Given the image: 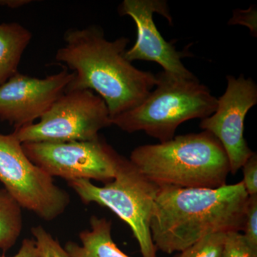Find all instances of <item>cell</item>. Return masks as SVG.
<instances>
[{"instance_id": "6da1fadb", "label": "cell", "mask_w": 257, "mask_h": 257, "mask_svg": "<svg viewBox=\"0 0 257 257\" xmlns=\"http://www.w3.org/2000/svg\"><path fill=\"white\" fill-rule=\"evenodd\" d=\"M56 61L74 73L65 92L90 90L106 103L111 119L141 104L155 88V74L140 70L125 57L130 40L109 41L99 27L70 29Z\"/></svg>"}, {"instance_id": "7a4b0ae2", "label": "cell", "mask_w": 257, "mask_h": 257, "mask_svg": "<svg viewBox=\"0 0 257 257\" xmlns=\"http://www.w3.org/2000/svg\"><path fill=\"white\" fill-rule=\"evenodd\" d=\"M248 197L242 181L216 189L160 187L150 223L157 251L181 252L207 235L243 231Z\"/></svg>"}, {"instance_id": "3957f363", "label": "cell", "mask_w": 257, "mask_h": 257, "mask_svg": "<svg viewBox=\"0 0 257 257\" xmlns=\"http://www.w3.org/2000/svg\"><path fill=\"white\" fill-rule=\"evenodd\" d=\"M130 160L160 187L219 188L226 185L230 173L224 149L207 131L139 146L132 152Z\"/></svg>"}, {"instance_id": "277c9868", "label": "cell", "mask_w": 257, "mask_h": 257, "mask_svg": "<svg viewBox=\"0 0 257 257\" xmlns=\"http://www.w3.org/2000/svg\"><path fill=\"white\" fill-rule=\"evenodd\" d=\"M155 88L136 107L114 116L111 124L128 133L144 132L160 143L175 138L182 123L203 119L215 111L217 98L197 77L184 79L165 71Z\"/></svg>"}, {"instance_id": "5b68a950", "label": "cell", "mask_w": 257, "mask_h": 257, "mask_svg": "<svg viewBox=\"0 0 257 257\" xmlns=\"http://www.w3.org/2000/svg\"><path fill=\"white\" fill-rule=\"evenodd\" d=\"M84 204L96 203L110 209L131 228L143 257H157L150 231L152 212L160 187L149 180L124 157L114 179L98 187L87 179L69 181Z\"/></svg>"}, {"instance_id": "8992f818", "label": "cell", "mask_w": 257, "mask_h": 257, "mask_svg": "<svg viewBox=\"0 0 257 257\" xmlns=\"http://www.w3.org/2000/svg\"><path fill=\"white\" fill-rule=\"evenodd\" d=\"M104 101L90 90L65 92L51 106L40 121L16 128L22 144L63 143L97 140L99 132L111 126Z\"/></svg>"}, {"instance_id": "52a82bcc", "label": "cell", "mask_w": 257, "mask_h": 257, "mask_svg": "<svg viewBox=\"0 0 257 257\" xmlns=\"http://www.w3.org/2000/svg\"><path fill=\"white\" fill-rule=\"evenodd\" d=\"M0 182L20 207L47 221L63 214L70 197L35 165L14 135L0 134Z\"/></svg>"}, {"instance_id": "ba28073f", "label": "cell", "mask_w": 257, "mask_h": 257, "mask_svg": "<svg viewBox=\"0 0 257 257\" xmlns=\"http://www.w3.org/2000/svg\"><path fill=\"white\" fill-rule=\"evenodd\" d=\"M23 147L35 165L51 177L67 182L94 179L108 183L124 159L100 137L87 142L24 143Z\"/></svg>"}, {"instance_id": "9c48e42d", "label": "cell", "mask_w": 257, "mask_h": 257, "mask_svg": "<svg viewBox=\"0 0 257 257\" xmlns=\"http://www.w3.org/2000/svg\"><path fill=\"white\" fill-rule=\"evenodd\" d=\"M225 92L217 99L215 111L201 120L200 127L222 145L229 162L230 173L235 175L254 152L243 137L244 120L257 104V86L251 78L227 76Z\"/></svg>"}, {"instance_id": "30bf717a", "label": "cell", "mask_w": 257, "mask_h": 257, "mask_svg": "<svg viewBox=\"0 0 257 257\" xmlns=\"http://www.w3.org/2000/svg\"><path fill=\"white\" fill-rule=\"evenodd\" d=\"M121 16L133 19L137 27V40L125 57L128 62L148 61L160 64L163 71L184 79L195 76L186 68L182 59L187 56L177 50L172 42L166 41L157 30L154 14L162 15L172 25V18L165 0H124L118 9Z\"/></svg>"}, {"instance_id": "8fae6325", "label": "cell", "mask_w": 257, "mask_h": 257, "mask_svg": "<svg viewBox=\"0 0 257 257\" xmlns=\"http://www.w3.org/2000/svg\"><path fill=\"white\" fill-rule=\"evenodd\" d=\"M73 77L67 67L43 79L18 72L0 87V120L15 130L33 124L65 92Z\"/></svg>"}, {"instance_id": "7c38bea8", "label": "cell", "mask_w": 257, "mask_h": 257, "mask_svg": "<svg viewBox=\"0 0 257 257\" xmlns=\"http://www.w3.org/2000/svg\"><path fill=\"white\" fill-rule=\"evenodd\" d=\"M90 230L79 234L82 246L69 241L64 249L70 257H130L123 252L111 236V221L92 216Z\"/></svg>"}, {"instance_id": "4fadbf2b", "label": "cell", "mask_w": 257, "mask_h": 257, "mask_svg": "<svg viewBox=\"0 0 257 257\" xmlns=\"http://www.w3.org/2000/svg\"><path fill=\"white\" fill-rule=\"evenodd\" d=\"M32 32L17 23L0 24V87L18 73Z\"/></svg>"}, {"instance_id": "5bb4252c", "label": "cell", "mask_w": 257, "mask_h": 257, "mask_svg": "<svg viewBox=\"0 0 257 257\" xmlns=\"http://www.w3.org/2000/svg\"><path fill=\"white\" fill-rule=\"evenodd\" d=\"M21 209L6 189H0V249L3 251H8L13 247L21 234Z\"/></svg>"}, {"instance_id": "9a60e30c", "label": "cell", "mask_w": 257, "mask_h": 257, "mask_svg": "<svg viewBox=\"0 0 257 257\" xmlns=\"http://www.w3.org/2000/svg\"><path fill=\"white\" fill-rule=\"evenodd\" d=\"M226 233H214L193 243L175 257H221Z\"/></svg>"}, {"instance_id": "2e32d148", "label": "cell", "mask_w": 257, "mask_h": 257, "mask_svg": "<svg viewBox=\"0 0 257 257\" xmlns=\"http://www.w3.org/2000/svg\"><path fill=\"white\" fill-rule=\"evenodd\" d=\"M221 257H257V248L240 231H229L226 233Z\"/></svg>"}, {"instance_id": "e0dca14e", "label": "cell", "mask_w": 257, "mask_h": 257, "mask_svg": "<svg viewBox=\"0 0 257 257\" xmlns=\"http://www.w3.org/2000/svg\"><path fill=\"white\" fill-rule=\"evenodd\" d=\"M32 234L35 238L39 257H70L60 242L42 226L32 228Z\"/></svg>"}, {"instance_id": "ac0fdd59", "label": "cell", "mask_w": 257, "mask_h": 257, "mask_svg": "<svg viewBox=\"0 0 257 257\" xmlns=\"http://www.w3.org/2000/svg\"><path fill=\"white\" fill-rule=\"evenodd\" d=\"M243 231L248 242L257 248V195L248 197Z\"/></svg>"}, {"instance_id": "d6986e66", "label": "cell", "mask_w": 257, "mask_h": 257, "mask_svg": "<svg viewBox=\"0 0 257 257\" xmlns=\"http://www.w3.org/2000/svg\"><path fill=\"white\" fill-rule=\"evenodd\" d=\"M242 182L248 196L257 195V155L253 153L241 167Z\"/></svg>"}, {"instance_id": "ffe728a7", "label": "cell", "mask_w": 257, "mask_h": 257, "mask_svg": "<svg viewBox=\"0 0 257 257\" xmlns=\"http://www.w3.org/2000/svg\"><path fill=\"white\" fill-rule=\"evenodd\" d=\"M256 9L251 6L246 10H236L234 11L232 18L230 20V25H243L249 28L253 36L256 37Z\"/></svg>"}, {"instance_id": "44dd1931", "label": "cell", "mask_w": 257, "mask_h": 257, "mask_svg": "<svg viewBox=\"0 0 257 257\" xmlns=\"http://www.w3.org/2000/svg\"><path fill=\"white\" fill-rule=\"evenodd\" d=\"M0 257H7L5 256ZM10 257H39V251L34 239H25L16 254Z\"/></svg>"}, {"instance_id": "7402d4cb", "label": "cell", "mask_w": 257, "mask_h": 257, "mask_svg": "<svg viewBox=\"0 0 257 257\" xmlns=\"http://www.w3.org/2000/svg\"><path fill=\"white\" fill-rule=\"evenodd\" d=\"M30 3H32V1L30 0H3L0 1V5L15 9V8H21L24 5L30 4Z\"/></svg>"}]
</instances>
